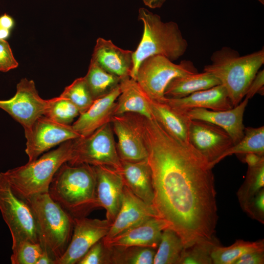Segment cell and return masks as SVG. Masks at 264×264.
Segmentation results:
<instances>
[{
  "instance_id": "obj_29",
  "label": "cell",
  "mask_w": 264,
  "mask_h": 264,
  "mask_svg": "<svg viewBox=\"0 0 264 264\" xmlns=\"http://www.w3.org/2000/svg\"><path fill=\"white\" fill-rule=\"evenodd\" d=\"M254 153L264 155V127H246L244 135L236 144L227 149L219 158L218 163L226 156Z\"/></svg>"
},
{
  "instance_id": "obj_20",
  "label": "cell",
  "mask_w": 264,
  "mask_h": 264,
  "mask_svg": "<svg viewBox=\"0 0 264 264\" xmlns=\"http://www.w3.org/2000/svg\"><path fill=\"white\" fill-rule=\"evenodd\" d=\"M133 52L118 47L110 40L98 38L91 60L108 72L122 79L131 76Z\"/></svg>"
},
{
  "instance_id": "obj_33",
  "label": "cell",
  "mask_w": 264,
  "mask_h": 264,
  "mask_svg": "<svg viewBox=\"0 0 264 264\" xmlns=\"http://www.w3.org/2000/svg\"><path fill=\"white\" fill-rule=\"evenodd\" d=\"M79 115L78 108L68 99L60 95L52 98L44 116L57 123L70 125Z\"/></svg>"
},
{
  "instance_id": "obj_41",
  "label": "cell",
  "mask_w": 264,
  "mask_h": 264,
  "mask_svg": "<svg viewBox=\"0 0 264 264\" xmlns=\"http://www.w3.org/2000/svg\"><path fill=\"white\" fill-rule=\"evenodd\" d=\"M241 156L242 161L246 163L248 166L256 165L260 162L264 161V155H259L254 153H248L242 155Z\"/></svg>"
},
{
  "instance_id": "obj_45",
  "label": "cell",
  "mask_w": 264,
  "mask_h": 264,
  "mask_svg": "<svg viewBox=\"0 0 264 264\" xmlns=\"http://www.w3.org/2000/svg\"><path fill=\"white\" fill-rule=\"evenodd\" d=\"M10 35V30L0 27V39L5 40Z\"/></svg>"
},
{
  "instance_id": "obj_17",
  "label": "cell",
  "mask_w": 264,
  "mask_h": 264,
  "mask_svg": "<svg viewBox=\"0 0 264 264\" xmlns=\"http://www.w3.org/2000/svg\"><path fill=\"white\" fill-rule=\"evenodd\" d=\"M154 217L158 216L153 205L143 201L124 185L120 209L103 239L113 238Z\"/></svg>"
},
{
  "instance_id": "obj_11",
  "label": "cell",
  "mask_w": 264,
  "mask_h": 264,
  "mask_svg": "<svg viewBox=\"0 0 264 264\" xmlns=\"http://www.w3.org/2000/svg\"><path fill=\"white\" fill-rule=\"evenodd\" d=\"M24 134L28 161L58 144L81 137L71 125L57 123L44 115L39 117Z\"/></svg>"
},
{
  "instance_id": "obj_4",
  "label": "cell",
  "mask_w": 264,
  "mask_h": 264,
  "mask_svg": "<svg viewBox=\"0 0 264 264\" xmlns=\"http://www.w3.org/2000/svg\"><path fill=\"white\" fill-rule=\"evenodd\" d=\"M211 63L203 71L215 76L226 89L233 107L238 105L264 64V49L244 56L229 47L223 46L211 56Z\"/></svg>"
},
{
  "instance_id": "obj_21",
  "label": "cell",
  "mask_w": 264,
  "mask_h": 264,
  "mask_svg": "<svg viewBox=\"0 0 264 264\" xmlns=\"http://www.w3.org/2000/svg\"><path fill=\"white\" fill-rule=\"evenodd\" d=\"M163 100L172 107L184 111L194 108L224 110L234 107L226 89L221 84L183 98L165 97Z\"/></svg>"
},
{
  "instance_id": "obj_40",
  "label": "cell",
  "mask_w": 264,
  "mask_h": 264,
  "mask_svg": "<svg viewBox=\"0 0 264 264\" xmlns=\"http://www.w3.org/2000/svg\"><path fill=\"white\" fill-rule=\"evenodd\" d=\"M264 250H255L246 253L234 262V264H263Z\"/></svg>"
},
{
  "instance_id": "obj_5",
  "label": "cell",
  "mask_w": 264,
  "mask_h": 264,
  "mask_svg": "<svg viewBox=\"0 0 264 264\" xmlns=\"http://www.w3.org/2000/svg\"><path fill=\"white\" fill-rule=\"evenodd\" d=\"M73 141L63 142L36 159L0 174L14 194L23 200L36 194L48 193L56 172L72 157Z\"/></svg>"
},
{
  "instance_id": "obj_12",
  "label": "cell",
  "mask_w": 264,
  "mask_h": 264,
  "mask_svg": "<svg viewBox=\"0 0 264 264\" xmlns=\"http://www.w3.org/2000/svg\"><path fill=\"white\" fill-rule=\"evenodd\" d=\"M111 223L87 217L74 218L71 240L63 256L54 264H75L90 248L108 234Z\"/></svg>"
},
{
  "instance_id": "obj_43",
  "label": "cell",
  "mask_w": 264,
  "mask_h": 264,
  "mask_svg": "<svg viewBox=\"0 0 264 264\" xmlns=\"http://www.w3.org/2000/svg\"><path fill=\"white\" fill-rule=\"evenodd\" d=\"M145 5L151 8L161 7L167 0H142Z\"/></svg>"
},
{
  "instance_id": "obj_18",
  "label": "cell",
  "mask_w": 264,
  "mask_h": 264,
  "mask_svg": "<svg viewBox=\"0 0 264 264\" xmlns=\"http://www.w3.org/2000/svg\"><path fill=\"white\" fill-rule=\"evenodd\" d=\"M249 99L245 97L238 105L232 109L215 111L202 108H194L186 111L191 120H203L213 123L225 130L237 143L244 135L243 117Z\"/></svg>"
},
{
  "instance_id": "obj_27",
  "label": "cell",
  "mask_w": 264,
  "mask_h": 264,
  "mask_svg": "<svg viewBox=\"0 0 264 264\" xmlns=\"http://www.w3.org/2000/svg\"><path fill=\"white\" fill-rule=\"evenodd\" d=\"M179 236L172 229H165L154 257V264H179L184 248Z\"/></svg>"
},
{
  "instance_id": "obj_46",
  "label": "cell",
  "mask_w": 264,
  "mask_h": 264,
  "mask_svg": "<svg viewBox=\"0 0 264 264\" xmlns=\"http://www.w3.org/2000/svg\"><path fill=\"white\" fill-rule=\"evenodd\" d=\"M258 0L261 4H264V0Z\"/></svg>"
},
{
  "instance_id": "obj_24",
  "label": "cell",
  "mask_w": 264,
  "mask_h": 264,
  "mask_svg": "<svg viewBox=\"0 0 264 264\" xmlns=\"http://www.w3.org/2000/svg\"><path fill=\"white\" fill-rule=\"evenodd\" d=\"M120 94L118 97L113 110V116L133 113L153 118L149 97L136 80L130 76L121 79Z\"/></svg>"
},
{
  "instance_id": "obj_16",
  "label": "cell",
  "mask_w": 264,
  "mask_h": 264,
  "mask_svg": "<svg viewBox=\"0 0 264 264\" xmlns=\"http://www.w3.org/2000/svg\"><path fill=\"white\" fill-rule=\"evenodd\" d=\"M170 227L164 220L154 217L108 240L103 241L108 247L141 246L156 249L163 231Z\"/></svg>"
},
{
  "instance_id": "obj_9",
  "label": "cell",
  "mask_w": 264,
  "mask_h": 264,
  "mask_svg": "<svg viewBox=\"0 0 264 264\" xmlns=\"http://www.w3.org/2000/svg\"><path fill=\"white\" fill-rule=\"evenodd\" d=\"M0 212L11 233L12 248L23 241L39 243L32 210L27 202L13 192L0 173Z\"/></svg>"
},
{
  "instance_id": "obj_39",
  "label": "cell",
  "mask_w": 264,
  "mask_h": 264,
  "mask_svg": "<svg viewBox=\"0 0 264 264\" xmlns=\"http://www.w3.org/2000/svg\"><path fill=\"white\" fill-rule=\"evenodd\" d=\"M264 70L258 71L250 84L245 97L248 99L252 98L254 95L259 93L264 95Z\"/></svg>"
},
{
  "instance_id": "obj_23",
  "label": "cell",
  "mask_w": 264,
  "mask_h": 264,
  "mask_svg": "<svg viewBox=\"0 0 264 264\" xmlns=\"http://www.w3.org/2000/svg\"><path fill=\"white\" fill-rule=\"evenodd\" d=\"M153 118L176 139L189 143V131L191 119L186 111L172 107L163 100L149 98Z\"/></svg>"
},
{
  "instance_id": "obj_42",
  "label": "cell",
  "mask_w": 264,
  "mask_h": 264,
  "mask_svg": "<svg viewBox=\"0 0 264 264\" xmlns=\"http://www.w3.org/2000/svg\"><path fill=\"white\" fill-rule=\"evenodd\" d=\"M13 18L5 13L0 16V27L10 30L14 25Z\"/></svg>"
},
{
  "instance_id": "obj_44",
  "label": "cell",
  "mask_w": 264,
  "mask_h": 264,
  "mask_svg": "<svg viewBox=\"0 0 264 264\" xmlns=\"http://www.w3.org/2000/svg\"><path fill=\"white\" fill-rule=\"evenodd\" d=\"M54 261L45 252L39 258L36 264H54Z\"/></svg>"
},
{
  "instance_id": "obj_26",
  "label": "cell",
  "mask_w": 264,
  "mask_h": 264,
  "mask_svg": "<svg viewBox=\"0 0 264 264\" xmlns=\"http://www.w3.org/2000/svg\"><path fill=\"white\" fill-rule=\"evenodd\" d=\"M84 78L94 101L110 93L119 85L121 80L92 60Z\"/></svg>"
},
{
  "instance_id": "obj_7",
  "label": "cell",
  "mask_w": 264,
  "mask_h": 264,
  "mask_svg": "<svg viewBox=\"0 0 264 264\" xmlns=\"http://www.w3.org/2000/svg\"><path fill=\"white\" fill-rule=\"evenodd\" d=\"M113 134L110 122L88 136L74 139L72 157L67 163L71 165L87 164L108 166L119 171L121 161Z\"/></svg>"
},
{
  "instance_id": "obj_19",
  "label": "cell",
  "mask_w": 264,
  "mask_h": 264,
  "mask_svg": "<svg viewBox=\"0 0 264 264\" xmlns=\"http://www.w3.org/2000/svg\"><path fill=\"white\" fill-rule=\"evenodd\" d=\"M120 86L107 95L96 99L90 107L80 114L71 125L81 137H86L104 125L110 123L113 116L116 101L120 94Z\"/></svg>"
},
{
  "instance_id": "obj_31",
  "label": "cell",
  "mask_w": 264,
  "mask_h": 264,
  "mask_svg": "<svg viewBox=\"0 0 264 264\" xmlns=\"http://www.w3.org/2000/svg\"><path fill=\"white\" fill-rule=\"evenodd\" d=\"M264 187V161L248 166L245 179L237 192L242 208L247 202Z\"/></svg>"
},
{
  "instance_id": "obj_8",
  "label": "cell",
  "mask_w": 264,
  "mask_h": 264,
  "mask_svg": "<svg viewBox=\"0 0 264 264\" xmlns=\"http://www.w3.org/2000/svg\"><path fill=\"white\" fill-rule=\"evenodd\" d=\"M197 72V69L190 61L183 60L176 64L167 58L157 55L141 63L135 80L149 98L161 101L165 97L167 86L173 79Z\"/></svg>"
},
{
  "instance_id": "obj_38",
  "label": "cell",
  "mask_w": 264,
  "mask_h": 264,
  "mask_svg": "<svg viewBox=\"0 0 264 264\" xmlns=\"http://www.w3.org/2000/svg\"><path fill=\"white\" fill-rule=\"evenodd\" d=\"M18 66L9 43L5 40L0 39V71L6 72Z\"/></svg>"
},
{
  "instance_id": "obj_30",
  "label": "cell",
  "mask_w": 264,
  "mask_h": 264,
  "mask_svg": "<svg viewBox=\"0 0 264 264\" xmlns=\"http://www.w3.org/2000/svg\"><path fill=\"white\" fill-rule=\"evenodd\" d=\"M109 248L110 264H153L156 250L141 246Z\"/></svg>"
},
{
  "instance_id": "obj_37",
  "label": "cell",
  "mask_w": 264,
  "mask_h": 264,
  "mask_svg": "<svg viewBox=\"0 0 264 264\" xmlns=\"http://www.w3.org/2000/svg\"><path fill=\"white\" fill-rule=\"evenodd\" d=\"M252 219L264 223V188L250 199L242 208Z\"/></svg>"
},
{
  "instance_id": "obj_1",
  "label": "cell",
  "mask_w": 264,
  "mask_h": 264,
  "mask_svg": "<svg viewBox=\"0 0 264 264\" xmlns=\"http://www.w3.org/2000/svg\"><path fill=\"white\" fill-rule=\"evenodd\" d=\"M136 124L148 154L158 217L170 224L184 247L214 238L219 217L213 167L154 118L139 115Z\"/></svg>"
},
{
  "instance_id": "obj_35",
  "label": "cell",
  "mask_w": 264,
  "mask_h": 264,
  "mask_svg": "<svg viewBox=\"0 0 264 264\" xmlns=\"http://www.w3.org/2000/svg\"><path fill=\"white\" fill-rule=\"evenodd\" d=\"M12 250V264H36L44 252L40 243L29 241L20 242Z\"/></svg>"
},
{
  "instance_id": "obj_36",
  "label": "cell",
  "mask_w": 264,
  "mask_h": 264,
  "mask_svg": "<svg viewBox=\"0 0 264 264\" xmlns=\"http://www.w3.org/2000/svg\"><path fill=\"white\" fill-rule=\"evenodd\" d=\"M77 264H110L109 248L102 239L93 245Z\"/></svg>"
},
{
  "instance_id": "obj_14",
  "label": "cell",
  "mask_w": 264,
  "mask_h": 264,
  "mask_svg": "<svg viewBox=\"0 0 264 264\" xmlns=\"http://www.w3.org/2000/svg\"><path fill=\"white\" fill-rule=\"evenodd\" d=\"M110 123L117 137L116 148L120 160L137 161L147 158L144 141L131 113L113 116Z\"/></svg>"
},
{
  "instance_id": "obj_25",
  "label": "cell",
  "mask_w": 264,
  "mask_h": 264,
  "mask_svg": "<svg viewBox=\"0 0 264 264\" xmlns=\"http://www.w3.org/2000/svg\"><path fill=\"white\" fill-rule=\"evenodd\" d=\"M220 85L215 76L207 72L195 73L173 79L167 86L164 96L168 98H180L196 92Z\"/></svg>"
},
{
  "instance_id": "obj_15",
  "label": "cell",
  "mask_w": 264,
  "mask_h": 264,
  "mask_svg": "<svg viewBox=\"0 0 264 264\" xmlns=\"http://www.w3.org/2000/svg\"><path fill=\"white\" fill-rule=\"evenodd\" d=\"M93 167L96 173L98 207L105 209L106 219L112 223L121 205L124 184L116 170L104 166Z\"/></svg>"
},
{
  "instance_id": "obj_22",
  "label": "cell",
  "mask_w": 264,
  "mask_h": 264,
  "mask_svg": "<svg viewBox=\"0 0 264 264\" xmlns=\"http://www.w3.org/2000/svg\"><path fill=\"white\" fill-rule=\"evenodd\" d=\"M120 174L124 185L146 203L153 205L154 190L151 170L147 160H120Z\"/></svg>"
},
{
  "instance_id": "obj_2",
  "label": "cell",
  "mask_w": 264,
  "mask_h": 264,
  "mask_svg": "<svg viewBox=\"0 0 264 264\" xmlns=\"http://www.w3.org/2000/svg\"><path fill=\"white\" fill-rule=\"evenodd\" d=\"M94 167L65 162L54 175L48 193L73 218L87 217L98 208Z\"/></svg>"
},
{
  "instance_id": "obj_28",
  "label": "cell",
  "mask_w": 264,
  "mask_h": 264,
  "mask_svg": "<svg viewBox=\"0 0 264 264\" xmlns=\"http://www.w3.org/2000/svg\"><path fill=\"white\" fill-rule=\"evenodd\" d=\"M264 250V240L256 242L237 240L229 246L216 245L212 252L211 258L214 264H234L235 261L249 252Z\"/></svg>"
},
{
  "instance_id": "obj_34",
  "label": "cell",
  "mask_w": 264,
  "mask_h": 264,
  "mask_svg": "<svg viewBox=\"0 0 264 264\" xmlns=\"http://www.w3.org/2000/svg\"><path fill=\"white\" fill-rule=\"evenodd\" d=\"M60 95L68 99L78 108L80 114L86 111L94 102L84 77L75 79L65 88Z\"/></svg>"
},
{
  "instance_id": "obj_13",
  "label": "cell",
  "mask_w": 264,
  "mask_h": 264,
  "mask_svg": "<svg viewBox=\"0 0 264 264\" xmlns=\"http://www.w3.org/2000/svg\"><path fill=\"white\" fill-rule=\"evenodd\" d=\"M189 143L200 153L212 167L220 156L233 145L229 134L220 127L207 121L191 120Z\"/></svg>"
},
{
  "instance_id": "obj_10",
  "label": "cell",
  "mask_w": 264,
  "mask_h": 264,
  "mask_svg": "<svg viewBox=\"0 0 264 264\" xmlns=\"http://www.w3.org/2000/svg\"><path fill=\"white\" fill-rule=\"evenodd\" d=\"M51 101L52 98H41L34 82L24 78L17 84L16 93L12 98L0 100V109L19 122L26 132L39 117L44 115Z\"/></svg>"
},
{
  "instance_id": "obj_6",
  "label": "cell",
  "mask_w": 264,
  "mask_h": 264,
  "mask_svg": "<svg viewBox=\"0 0 264 264\" xmlns=\"http://www.w3.org/2000/svg\"><path fill=\"white\" fill-rule=\"evenodd\" d=\"M24 200L33 213L39 243L55 262L63 256L68 246L74 218L54 201L48 193L36 194Z\"/></svg>"
},
{
  "instance_id": "obj_32",
  "label": "cell",
  "mask_w": 264,
  "mask_h": 264,
  "mask_svg": "<svg viewBox=\"0 0 264 264\" xmlns=\"http://www.w3.org/2000/svg\"><path fill=\"white\" fill-rule=\"evenodd\" d=\"M219 244V242L215 237L185 247L179 264H212L211 253L214 247Z\"/></svg>"
},
{
  "instance_id": "obj_3",
  "label": "cell",
  "mask_w": 264,
  "mask_h": 264,
  "mask_svg": "<svg viewBox=\"0 0 264 264\" xmlns=\"http://www.w3.org/2000/svg\"><path fill=\"white\" fill-rule=\"evenodd\" d=\"M138 19L143 23V32L132 54L130 77L135 80L138 69L145 59L160 55L173 61L182 56L188 47V42L176 22H164L158 15L144 7L138 10Z\"/></svg>"
}]
</instances>
